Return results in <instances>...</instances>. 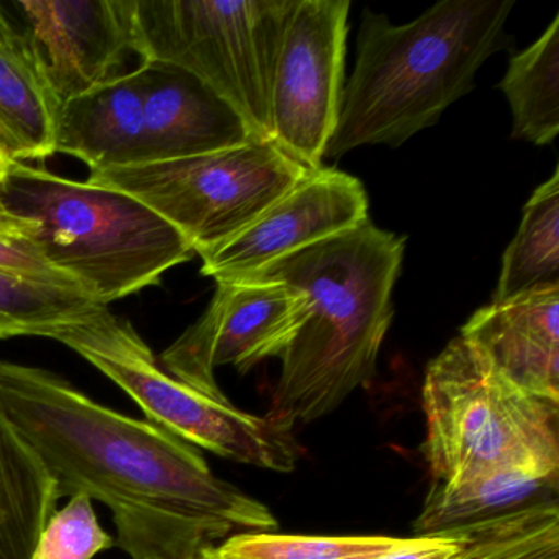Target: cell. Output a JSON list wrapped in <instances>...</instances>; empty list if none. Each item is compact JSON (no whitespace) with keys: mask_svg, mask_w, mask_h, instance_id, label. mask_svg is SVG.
Listing matches in <instances>:
<instances>
[{"mask_svg":"<svg viewBox=\"0 0 559 559\" xmlns=\"http://www.w3.org/2000/svg\"><path fill=\"white\" fill-rule=\"evenodd\" d=\"M0 408L57 484L112 510L132 559H199L231 530L270 532V509L212 473L192 444L119 414L70 381L0 361Z\"/></svg>","mask_w":559,"mask_h":559,"instance_id":"cell-1","label":"cell"},{"mask_svg":"<svg viewBox=\"0 0 559 559\" xmlns=\"http://www.w3.org/2000/svg\"><path fill=\"white\" fill-rule=\"evenodd\" d=\"M404 247V237L366 221L234 280L276 281L309 297V317L280 356L266 414L274 424L293 431L326 417L371 381L394 316Z\"/></svg>","mask_w":559,"mask_h":559,"instance_id":"cell-2","label":"cell"},{"mask_svg":"<svg viewBox=\"0 0 559 559\" xmlns=\"http://www.w3.org/2000/svg\"><path fill=\"white\" fill-rule=\"evenodd\" d=\"M513 4L443 0L404 25L366 9L325 158L362 145L399 146L437 123L473 91L487 58L509 45L506 24Z\"/></svg>","mask_w":559,"mask_h":559,"instance_id":"cell-3","label":"cell"},{"mask_svg":"<svg viewBox=\"0 0 559 559\" xmlns=\"http://www.w3.org/2000/svg\"><path fill=\"white\" fill-rule=\"evenodd\" d=\"M0 202L34 227L31 241L91 297L116 302L162 283L195 251L139 199L93 182L61 178L25 163L0 176Z\"/></svg>","mask_w":559,"mask_h":559,"instance_id":"cell-4","label":"cell"},{"mask_svg":"<svg viewBox=\"0 0 559 559\" xmlns=\"http://www.w3.org/2000/svg\"><path fill=\"white\" fill-rule=\"evenodd\" d=\"M421 407L431 483L500 467L559 476V404L503 378L463 336L428 365Z\"/></svg>","mask_w":559,"mask_h":559,"instance_id":"cell-5","label":"cell"},{"mask_svg":"<svg viewBox=\"0 0 559 559\" xmlns=\"http://www.w3.org/2000/svg\"><path fill=\"white\" fill-rule=\"evenodd\" d=\"M299 0H135L133 53L173 64L271 140V91Z\"/></svg>","mask_w":559,"mask_h":559,"instance_id":"cell-6","label":"cell"},{"mask_svg":"<svg viewBox=\"0 0 559 559\" xmlns=\"http://www.w3.org/2000/svg\"><path fill=\"white\" fill-rule=\"evenodd\" d=\"M53 340L99 369L142 408L150 424L179 440L235 463L276 473L296 469L299 454L289 430L266 415L238 411L230 401H215L178 381L136 330L109 309Z\"/></svg>","mask_w":559,"mask_h":559,"instance_id":"cell-7","label":"cell"},{"mask_svg":"<svg viewBox=\"0 0 559 559\" xmlns=\"http://www.w3.org/2000/svg\"><path fill=\"white\" fill-rule=\"evenodd\" d=\"M312 171L273 140L254 139L207 155L103 169L87 181L139 199L201 257L253 224Z\"/></svg>","mask_w":559,"mask_h":559,"instance_id":"cell-8","label":"cell"},{"mask_svg":"<svg viewBox=\"0 0 559 559\" xmlns=\"http://www.w3.org/2000/svg\"><path fill=\"white\" fill-rule=\"evenodd\" d=\"M310 313L309 297L276 281H221L198 322L169 348L159 365L189 388L228 401L215 371L234 366L240 374L267 358H280Z\"/></svg>","mask_w":559,"mask_h":559,"instance_id":"cell-9","label":"cell"},{"mask_svg":"<svg viewBox=\"0 0 559 559\" xmlns=\"http://www.w3.org/2000/svg\"><path fill=\"white\" fill-rule=\"evenodd\" d=\"M352 2L299 0L271 91V140L307 168H322L338 122Z\"/></svg>","mask_w":559,"mask_h":559,"instance_id":"cell-10","label":"cell"},{"mask_svg":"<svg viewBox=\"0 0 559 559\" xmlns=\"http://www.w3.org/2000/svg\"><path fill=\"white\" fill-rule=\"evenodd\" d=\"M368 209V194L358 178L323 166L313 169L253 224L201 254V273L217 283L250 276L274 261L358 227L369 221Z\"/></svg>","mask_w":559,"mask_h":559,"instance_id":"cell-11","label":"cell"},{"mask_svg":"<svg viewBox=\"0 0 559 559\" xmlns=\"http://www.w3.org/2000/svg\"><path fill=\"white\" fill-rule=\"evenodd\" d=\"M14 8L60 104L122 76L135 0H22Z\"/></svg>","mask_w":559,"mask_h":559,"instance_id":"cell-12","label":"cell"},{"mask_svg":"<svg viewBox=\"0 0 559 559\" xmlns=\"http://www.w3.org/2000/svg\"><path fill=\"white\" fill-rule=\"evenodd\" d=\"M135 71L146 163L207 155L258 139L240 114L194 74L159 61H142Z\"/></svg>","mask_w":559,"mask_h":559,"instance_id":"cell-13","label":"cell"},{"mask_svg":"<svg viewBox=\"0 0 559 559\" xmlns=\"http://www.w3.org/2000/svg\"><path fill=\"white\" fill-rule=\"evenodd\" d=\"M503 378L559 404V287L484 307L461 329Z\"/></svg>","mask_w":559,"mask_h":559,"instance_id":"cell-14","label":"cell"},{"mask_svg":"<svg viewBox=\"0 0 559 559\" xmlns=\"http://www.w3.org/2000/svg\"><path fill=\"white\" fill-rule=\"evenodd\" d=\"M57 153L81 159L91 173L146 163L145 117L136 71L61 104Z\"/></svg>","mask_w":559,"mask_h":559,"instance_id":"cell-15","label":"cell"},{"mask_svg":"<svg viewBox=\"0 0 559 559\" xmlns=\"http://www.w3.org/2000/svg\"><path fill=\"white\" fill-rule=\"evenodd\" d=\"M60 106L27 37L15 32L0 41V158L9 165L55 155Z\"/></svg>","mask_w":559,"mask_h":559,"instance_id":"cell-16","label":"cell"},{"mask_svg":"<svg viewBox=\"0 0 559 559\" xmlns=\"http://www.w3.org/2000/svg\"><path fill=\"white\" fill-rule=\"evenodd\" d=\"M559 476L522 467H500L457 483H431L415 535H431L539 503L558 502Z\"/></svg>","mask_w":559,"mask_h":559,"instance_id":"cell-17","label":"cell"},{"mask_svg":"<svg viewBox=\"0 0 559 559\" xmlns=\"http://www.w3.org/2000/svg\"><path fill=\"white\" fill-rule=\"evenodd\" d=\"M58 502L53 477L0 408V559H32Z\"/></svg>","mask_w":559,"mask_h":559,"instance_id":"cell-18","label":"cell"},{"mask_svg":"<svg viewBox=\"0 0 559 559\" xmlns=\"http://www.w3.org/2000/svg\"><path fill=\"white\" fill-rule=\"evenodd\" d=\"M559 169L543 182L503 254L493 306L559 287Z\"/></svg>","mask_w":559,"mask_h":559,"instance_id":"cell-19","label":"cell"},{"mask_svg":"<svg viewBox=\"0 0 559 559\" xmlns=\"http://www.w3.org/2000/svg\"><path fill=\"white\" fill-rule=\"evenodd\" d=\"M500 90L512 109V136L549 145L559 133V15L526 50L513 55Z\"/></svg>","mask_w":559,"mask_h":559,"instance_id":"cell-20","label":"cell"},{"mask_svg":"<svg viewBox=\"0 0 559 559\" xmlns=\"http://www.w3.org/2000/svg\"><path fill=\"white\" fill-rule=\"evenodd\" d=\"M107 307L80 289L51 286L0 271V340L55 335L94 319Z\"/></svg>","mask_w":559,"mask_h":559,"instance_id":"cell-21","label":"cell"},{"mask_svg":"<svg viewBox=\"0 0 559 559\" xmlns=\"http://www.w3.org/2000/svg\"><path fill=\"white\" fill-rule=\"evenodd\" d=\"M456 559H559V503L467 525L466 546Z\"/></svg>","mask_w":559,"mask_h":559,"instance_id":"cell-22","label":"cell"},{"mask_svg":"<svg viewBox=\"0 0 559 559\" xmlns=\"http://www.w3.org/2000/svg\"><path fill=\"white\" fill-rule=\"evenodd\" d=\"M392 536L280 535L241 532L207 549L214 559H374L394 548Z\"/></svg>","mask_w":559,"mask_h":559,"instance_id":"cell-23","label":"cell"},{"mask_svg":"<svg viewBox=\"0 0 559 559\" xmlns=\"http://www.w3.org/2000/svg\"><path fill=\"white\" fill-rule=\"evenodd\" d=\"M114 545L97 520L93 500L76 493L50 516L32 559H93Z\"/></svg>","mask_w":559,"mask_h":559,"instance_id":"cell-24","label":"cell"},{"mask_svg":"<svg viewBox=\"0 0 559 559\" xmlns=\"http://www.w3.org/2000/svg\"><path fill=\"white\" fill-rule=\"evenodd\" d=\"M0 271H8V273L38 281V283L51 284V286L84 290L76 281L51 266L38 253L31 240L0 237Z\"/></svg>","mask_w":559,"mask_h":559,"instance_id":"cell-25","label":"cell"},{"mask_svg":"<svg viewBox=\"0 0 559 559\" xmlns=\"http://www.w3.org/2000/svg\"><path fill=\"white\" fill-rule=\"evenodd\" d=\"M467 542V525L431 535H415L374 559H456Z\"/></svg>","mask_w":559,"mask_h":559,"instance_id":"cell-26","label":"cell"},{"mask_svg":"<svg viewBox=\"0 0 559 559\" xmlns=\"http://www.w3.org/2000/svg\"><path fill=\"white\" fill-rule=\"evenodd\" d=\"M34 227L27 222L12 217L0 202V237L15 238V240H31Z\"/></svg>","mask_w":559,"mask_h":559,"instance_id":"cell-27","label":"cell"},{"mask_svg":"<svg viewBox=\"0 0 559 559\" xmlns=\"http://www.w3.org/2000/svg\"><path fill=\"white\" fill-rule=\"evenodd\" d=\"M14 25L9 21L8 15L2 11V5H0V41H4L5 38L11 37V35L15 34Z\"/></svg>","mask_w":559,"mask_h":559,"instance_id":"cell-28","label":"cell"},{"mask_svg":"<svg viewBox=\"0 0 559 559\" xmlns=\"http://www.w3.org/2000/svg\"><path fill=\"white\" fill-rule=\"evenodd\" d=\"M8 168V163L0 158V176L4 175V169Z\"/></svg>","mask_w":559,"mask_h":559,"instance_id":"cell-29","label":"cell"},{"mask_svg":"<svg viewBox=\"0 0 559 559\" xmlns=\"http://www.w3.org/2000/svg\"><path fill=\"white\" fill-rule=\"evenodd\" d=\"M207 549H209V548H207ZM207 549H205V551H204V552H202V556H201V558H199V559H214V558H212V556H211V555H209Z\"/></svg>","mask_w":559,"mask_h":559,"instance_id":"cell-30","label":"cell"}]
</instances>
